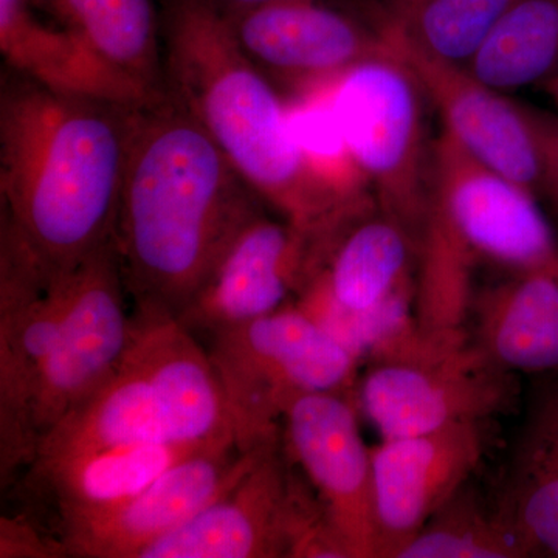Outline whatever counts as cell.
<instances>
[{
	"instance_id": "1",
	"label": "cell",
	"mask_w": 558,
	"mask_h": 558,
	"mask_svg": "<svg viewBox=\"0 0 558 558\" xmlns=\"http://www.w3.org/2000/svg\"><path fill=\"white\" fill-rule=\"evenodd\" d=\"M258 201L170 94L131 106L113 242L135 310L179 318Z\"/></svg>"
},
{
	"instance_id": "2",
	"label": "cell",
	"mask_w": 558,
	"mask_h": 558,
	"mask_svg": "<svg viewBox=\"0 0 558 558\" xmlns=\"http://www.w3.org/2000/svg\"><path fill=\"white\" fill-rule=\"evenodd\" d=\"M131 106L61 94L10 68L3 73L2 220L50 277L113 241Z\"/></svg>"
},
{
	"instance_id": "3",
	"label": "cell",
	"mask_w": 558,
	"mask_h": 558,
	"mask_svg": "<svg viewBox=\"0 0 558 558\" xmlns=\"http://www.w3.org/2000/svg\"><path fill=\"white\" fill-rule=\"evenodd\" d=\"M165 90L201 124L245 182L300 230L329 236L376 207L344 204L310 170L290 135L286 100L209 0H167Z\"/></svg>"
},
{
	"instance_id": "4",
	"label": "cell",
	"mask_w": 558,
	"mask_h": 558,
	"mask_svg": "<svg viewBox=\"0 0 558 558\" xmlns=\"http://www.w3.org/2000/svg\"><path fill=\"white\" fill-rule=\"evenodd\" d=\"M513 374L468 329L427 330L416 319L366 360L355 400L381 439L486 422L515 402Z\"/></svg>"
},
{
	"instance_id": "5",
	"label": "cell",
	"mask_w": 558,
	"mask_h": 558,
	"mask_svg": "<svg viewBox=\"0 0 558 558\" xmlns=\"http://www.w3.org/2000/svg\"><path fill=\"white\" fill-rule=\"evenodd\" d=\"M208 352L242 451L281 438L290 400L357 392L362 363L293 303L211 333Z\"/></svg>"
},
{
	"instance_id": "6",
	"label": "cell",
	"mask_w": 558,
	"mask_h": 558,
	"mask_svg": "<svg viewBox=\"0 0 558 558\" xmlns=\"http://www.w3.org/2000/svg\"><path fill=\"white\" fill-rule=\"evenodd\" d=\"M352 157L368 179L381 215L416 244L432 189V145L425 135L416 78L387 50L325 81Z\"/></svg>"
},
{
	"instance_id": "7",
	"label": "cell",
	"mask_w": 558,
	"mask_h": 558,
	"mask_svg": "<svg viewBox=\"0 0 558 558\" xmlns=\"http://www.w3.org/2000/svg\"><path fill=\"white\" fill-rule=\"evenodd\" d=\"M282 436L183 526L140 558H304L332 534L325 506L293 469Z\"/></svg>"
},
{
	"instance_id": "8",
	"label": "cell",
	"mask_w": 558,
	"mask_h": 558,
	"mask_svg": "<svg viewBox=\"0 0 558 558\" xmlns=\"http://www.w3.org/2000/svg\"><path fill=\"white\" fill-rule=\"evenodd\" d=\"M414 264L417 247L410 234L380 211L371 213L341 231L295 304L365 363L416 319Z\"/></svg>"
},
{
	"instance_id": "9",
	"label": "cell",
	"mask_w": 558,
	"mask_h": 558,
	"mask_svg": "<svg viewBox=\"0 0 558 558\" xmlns=\"http://www.w3.org/2000/svg\"><path fill=\"white\" fill-rule=\"evenodd\" d=\"M425 227L472 260L509 274L558 269V245L535 193L492 170L442 131L432 145Z\"/></svg>"
},
{
	"instance_id": "10",
	"label": "cell",
	"mask_w": 558,
	"mask_h": 558,
	"mask_svg": "<svg viewBox=\"0 0 558 558\" xmlns=\"http://www.w3.org/2000/svg\"><path fill=\"white\" fill-rule=\"evenodd\" d=\"M69 274L57 278L46 274L2 220L0 481L3 490L14 483L17 473L31 468L38 451L33 422L36 396L68 307Z\"/></svg>"
},
{
	"instance_id": "11",
	"label": "cell",
	"mask_w": 558,
	"mask_h": 558,
	"mask_svg": "<svg viewBox=\"0 0 558 558\" xmlns=\"http://www.w3.org/2000/svg\"><path fill=\"white\" fill-rule=\"evenodd\" d=\"M126 295L113 241L70 271L68 307L36 396L33 422L38 447L65 414L119 368L132 333Z\"/></svg>"
},
{
	"instance_id": "12",
	"label": "cell",
	"mask_w": 558,
	"mask_h": 558,
	"mask_svg": "<svg viewBox=\"0 0 558 558\" xmlns=\"http://www.w3.org/2000/svg\"><path fill=\"white\" fill-rule=\"evenodd\" d=\"M282 444L325 506L349 558H379L373 458L360 435L355 399L311 392L290 400Z\"/></svg>"
},
{
	"instance_id": "13",
	"label": "cell",
	"mask_w": 558,
	"mask_h": 558,
	"mask_svg": "<svg viewBox=\"0 0 558 558\" xmlns=\"http://www.w3.org/2000/svg\"><path fill=\"white\" fill-rule=\"evenodd\" d=\"M330 241L289 220H248L179 319L211 333L293 303L325 263Z\"/></svg>"
},
{
	"instance_id": "14",
	"label": "cell",
	"mask_w": 558,
	"mask_h": 558,
	"mask_svg": "<svg viewBox=\"0 0 558 558\" xmlns=\"http://www.w3.org/2000/svg\"><path fill=\"white\" fill-rule=\"evenodd\" d=\"M486 451L484 422H462L371 449L379 558L398 554L469 483Z\"/></svg>"
},
{
	"instance_id": "15",
	"label": "cell",
	"mask_w": 558,
	"mask_h": 558,
	"mask_svg": "<svg viewBox=\"0 0 558 558\" xmlns=\"http://www.w3.org/2000/svg\"><path fill=\"white\" fill-rule=\"evenodd\" d=\"M256 449L242 451L236 444H223L196 451L119 508L62 527L58 539L68 557L140 558L229 487Z\"/></svg>"
},
{
	"instance_id": "16",
	"label": "cell",
	"mask_w": 558,
	"mask_h": 558,
	"mask_svg": "<svg viewBox=\"0 0 558 558\" xmlns=\"http://www.w3.org/2000/svg\"><path fill=\"white\" fill-rule=\"evenodd\" d=\"M388 50L409 68L425 98L470 156L532 193L539 191V157L526 106L488 86L465 65L439 60L405 40L380 32Z\"/></svg>"
},
{
	"instance_id": "17",
	"label": "cell",
	"mask_w": 558,
	"mask_h": 558,
	"mask_svg": "<svg viewBox=\"0 0 558 558\" xmlns=\"http://www.w3.org/2000/svg\"><path fill=\"white\" fill-rule=\"evenodd\" d=\"M229 20L253 64L284 81L292 94L387 50L379 31L322 0H269Z\"/></svg>"
},
{
	"instance_id": "18",
	"label": "cell",
	"mask_w": 558,
	"mask_h": 558,
	"mask_svg": "<svg viewBox=\"0 0 558 558\" xmlns=\"http://www.w3.org/2000/svg\"><path fill=\"white\" fill-rule=\"evenodd\" d=\"M124 359L148 381L172 440L236 444L209 352L178 317L135 312Z\"/></svg>"
},
{
	"instance_id": "19",
	"label": "cell",
	"mask_w": 558,
	"mask_h": 558,
	"mask_svg": "<svg viewBox=\"0 0 558 558\" xmlns=\"http://www.w3.org/2000/svg\"><path fill=\"white\" fill-rule=\"evenodd\" d=\"M472 339L499 368L558 376V269L509 274L475 296Z\"/></svg>"
},
{
	"instance_id": "20",
	"label": "cell",
	"mask_w": 558,
	"mask_h": 558,
	"mask_svg": "<svg viewBox=\"0 0 558 558\" xmlns=\"http://www.w3.org/2000/svg\"><path fill=\"white\" fill-rule=\"evenodd\" d=\"M223 446V444H222ZM215 446L145 442L95 451L27 470L57 509L58 531L106 512L135 497L180 459Z\"/></svg>"
},
{
	"instance_id": "21",
	"label": "cell",
	"mask_w": 558,
	"mask_h": 558,
	"mask_svg": "<svg viewBox=\"0 0 558 558\" xmlns=\"http://www.w3.org/2000/svg\"><path fill=\"white\" fill-rule=\"evenodd\" d=\"M145 442L172 440L148 381L123 357L116 373L40 439L28 470ZM183 444V442H182Z\"/></svg>"
},
{
	"instance_id": "22",
	"label": "cell",
	"mask_w": 558,
	"mask_h": 558,
	"mask_svg": "<svg viewBox=\"0 0 558 558\" xmlns=\"http://www.w3.org/2000/svg\"><path fill=\"white\" fill-rule=\"evenodd\" d=\"M497 505L526 557L558 558V380L532 402Z\"/></svg>"
},
{
	"instance_id": "23",
	"label": "cell",
	"mask_w": 558,
	"mask_h": 558,
	"mask_svg": "<svg viewBox=\"0 0 558 558\" xmlns=\"http://www.w3.org/2000/svg\"><path fill=\"white\" fill-rule=\"evenodd\" d=\"M32 5L150 97L167 92L161 16L154 0H32Z\"/></svg>"
},
{
	"instance_id": "24",
	"label": "cell",
	"mask_w": 558,
	"mask_h": 558,
	"mask_svg": "<svg viewBox=\"0 0 558 558\" xmlns=\"http://www.w3.org/2000/svg\"><path fill=\"white\" fill-rule=\"evenodd\" d=\"M465 68L501 92L545 83L558 70V0H512Z\"/></svg>"
},
{
	"instance_id": "25",
	"label": "cell",
	"mask_w": 558,
	"mask_h": 558,
	"mask_svg": "<svg viewBox=\"0 0 558 558\" xmlns=\"http://www.w3.org/2000/svg\"><path fill=\"white\" fill-rule=\"evenodd\" d=\"M512 0H387L380 32L468 65Z\"/></svg>"
},
{
	"instance_id": "26",
	"label": "cell",
	"mask_w": 558,
	"mask_h": 558,
	"mask_svg": "<svg viewBox=\"0 0 558 558\" xmlns=\"http://www.w3.org/2000/svg\"><path fill=\"white\" fill-rule=\"evenodd\" d=\"M290 135L315 178L344 204L376 207L366 175L352 157L330 106L325 81L286 100Z\"/></svg>"
},
{
	"instance_id": "27",
	"label": "cell",
	"mask_w": 558,
	"mask_h": 558,
	"mask_svg": "<svg viewBox=\"0 0 558 558\" xmlns=\"http://www.w3.org/2000/svg\"><path fill=\"white\" fill-rule=\"evenodd\" d=\"M508 520L465 484L400 549L398 558H524Z\"/></svg>"
},
{
	"instance_id": "28",
	"label": "cell",
	"mask_w": 558,
	"mask_h": 558,
	"mask_svg": "<svg viewBox=\"0 0 558 558\" xmlns=\"http://www.w3.org/2000/svg\"><path fill=\"white\" fill-rule=\"evenodd\" d=\"M0 557L54 558L68 557L60 539L50 537L44 527L35 526L24 517H2L0 521Z\"/></svg>"
},
{
	"instance_id": "29",
	"label": "cell",
	"mask_w": 558,
	"mask_h": 558,
	"mask_svg": "<svg viewBox=\"0 0 558 558\" xmlns=\"http://www.w3.org/2000/svg\"><path fill=\"white\" fill-rule=\"evenodd\" d=\"M539 157V193L546 194L558 208V117L529 109Z\"/></svg>"
},
{
	"instance_id": "30",
	"label": "cell",
	"mask_w": 558,
	"mask_h": 558,
	"mask_svg": "<svg viewBox=\"0 0 558 558\" xmlns=\"http://www.w3.org/2000/svg\"><path fill=\"white\" fill-rule=\"evenodd\" d=\"M209 2L218 7L227 16H233V14L260 5V3L269 2V0H209Z\"/></svg>"
},
{
	"instance_id": "31",
	"label": "cell",
	"mask_w": 558,
	"mask_h": 558,
	"mask_svg": "<svg viewBox=\"0 0 558 558\" xmlns=\"http://www.w3.org/2000/svg\"><path fill=\"white\" fill-rule=\"evenodd\" d=\"M542 86L545 87L546 94L553 98L558 108V70L556 73H553V75H550L549 78L542 84Z\"/></svg>"
}]
</instances>
